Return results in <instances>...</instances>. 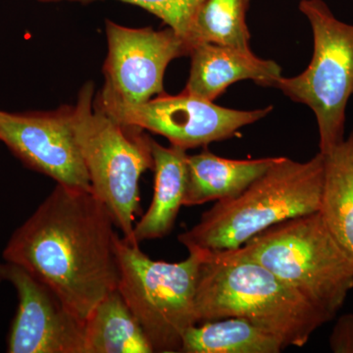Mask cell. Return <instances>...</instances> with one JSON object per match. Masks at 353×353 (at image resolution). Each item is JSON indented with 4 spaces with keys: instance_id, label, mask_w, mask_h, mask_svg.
<instances>
[{
    "instance_id": "cell-1",
    "label": "cell",
    "mask_w": 353,
    "mask_h": 353,
    "mask_svg": "<svg viewBox=\"0 0 353 353\" xmlns=\"http://www.w3.org/2000/svg\"><path fill=\"white\" fill-rule=\"evenodd\" d=\"M115 227L92 190L57 185L13 232L2 257L50 287L85 323L99 301L117 289Z\"/></svg>"
},
{
    "instance_id": "cell-2",
    "label": "cell",
    "mask_w": 353,
    "mask_h": 353,
    "mask_svg": "<svg viewBox=\"0 0 353 353\" xmlns=\"http://www.w3.org/2000/svg\"><path fill=\"white\" fill-rule=\"evenodd\" d=\"M199 252L203 259L194 301L197 324L241 318L285 347H303L316 330L334 319L238 248Z\"/></svg>"
},
{
    "instance_id": "cell-3",
    "label": "cell",
    "mask_w": 353,
    "mask_h": 353,
    "mask_svg": "<svg viewBox=\"0 0 353 353\" xmlns=\"http://www.w3.org/2000/svg\"><path fill=\"white\" fill-rule=\"evenodd\" d=\"M323 183L321 152L305 162L278 157L239 196L216 201L178 240L188 252L236 250L278 223L318 212Z\"/></svg>"
},
{
    "instance_id": "cell-4",
    "label": "cell",
    "mask_w": 353,
    "mask_h": 353,
    "mask_svg": "<svg viewBox=\"0 0 353 353\" xmlns=\"http://www.w3.org/2000/svg\"><path fill=\"white\" fill-rule=\"evenodd\" d=\"M70 120L92 194L108 209L123 238L130 240L141 201L139 180L154 167L152 139L106 112L92 82L81 88L75 105L70 106Z\"/></svg>"
},
{
    "instance_id": "cell-5",
    "label": "cell",
    "mask_w": 353,
    "mask_h": 353,
    "mask_svg": "<svg viewBox=\"0 0 353 353\" xmlns=\"http://www.w3.org/2000/svg\"><path fill=\"white\" fill-rule=\"evenodd\" d=\"M238 250L332 317L353 289V261L319 211L278 223Z\"/></svg>"
},
{
    "instance_id": "cell-6",
    "label": "cell",
    "mask_w": 353,
    "mask_h": 353,
    "mask_svg": "<svg viewBox=\"0 0 353 353\" xmlns=\"http://www.w3.org/2000/svg\"><path fill=\"white\" fill-rule=\"evenodd\" d=\"M117 289L137 318L153 352H181L183 334L197 324L196 290L202 252L180 262L153 260L125 238L116 243Z\"/></svg>"
},
{
    "instance_id": "cell-7",
    "label": "cell",
    "mask_w": 353,
    "mask_h": 353,
    "mask_svg": "<svg viewBox=\"0 0 353 353\" xmlns=\"http://www.w3.org/2000/svg\"><path fill=\"white\" fill-rule=\"evenodd\" d=\"M299 11L313 34V54L303 73L281 77L274 88L311 109L319 148L327 154L345 139L348 101L353 95V25L339 20L324 0H301Z\"/></svg>"
},
{
    "instance_id": "cell-8",
    "label": "cell",
    "mask_w": 353,
    "mask_h": 353,
    "mask_svg": "<svg viewBox=\"0 0 353 353\" xmlns=\"http://www.w3.org/2000/svg\"><path fill=\"white\" fill-rule=\"evenodd\" d=\"M108 53L105 83L97 99L103 104L139 105L163 94L171 61L190 55L187 41L171 28H129L106 20Z\"/></svg>"
},
{
    "instance_id": "cell-9",
    "label": "cell",
    "mask_w": 353,
    "mask_h": 353,
    "mask_svg": "<svg viewBox=\"0 0 353 353\" xmlns=\"http://www.w3.org/2000/svg\"><path fill=\"white\" fill-rule=\"evenodd\" d=\"M102 108L125 125L152 132L183 150L208 145L238 134L241 128L263 119L273 110L268 106L255 110L222 108L214 101L183 92L166 94L139 105L103 104Z\"/></svg>"
},
{
    "instance_id": "cell-10",
    "label": "cell",
    "mask_w": 353,
    "mask_h": 353,
    "mask_svg": "<svg viewBox=\"0 0 353 353\" xmlns=\"http://www.w3.org/2000/svg\"><path fill=\"white\" fill-rule=\"evenodd\" d=\"M0 282L17 292V312L6 340L9 353H85V323L50 287L12 262H0Z\"/></svg>"
},
{
    "instance_id": "cell-11",
    "label": "cell",
    "mask_w": 353,
    "mask_h": 353,
    "mask_svg": "<svg viewBox=\"0 0 353 353\" xmlns=\"http://www.w3.org/2000/svg\"><path fill=\"white\" fill-rule=\"evenodd\" d=\"M0 141L26 166L50 176L57 185L92 190L72 129L70 106L50 112L0 110Z\"/></svg>"
},
{
    "instance_id": "cell-12",
    "label": "cell",
    "mask_w": 353,
    "mask_h": 353,
    "mask_svg": "<svg viewBox=\"0 0 353 353\" xmlns=\"http://www.w3.org/2000/svg\"><path fill=\"white\" fill-rule=\"evenodd\" d=\"M192 66L183 92L214 101L230 85L250 80L262 87L274 88L282 68L273 60L262 59L252 50H241L214 43L194 46Z\"/></svg>"
},
{
    "instance_id": "cell-13",
    "label": "cell",
    "mask_w": 353,
    "mask_h": 353,
    "mask_svg": "<svg viewBox=\"0 0 353 353\" xmlns=\"http://www.w3.org/2000/svg\"><path fill=\"white\" fill-rule=\"evenodd\" d=\"M154 192L150 208L132 230V243L158 240L171 233L183 206L188 183V150L159 145L152 139ZM127 240V239H126Z\"/></svg>"
},
{
    "instance_id": "cell-14",
    "label": "cell",
    "mask_w": 353,
    "mask_h": 353,
    "mask_svg": "<svg viewBox=\"0 0 353 353\" xmlns=\"http://www.w3.org/2000/svg\"><path fill=\"white\" fill-rule=\"evenodd\" d=\"M278 157L236 160L205 150L188 155V183L183 206L201 205L239 196L275 163Z\"/></svg>"
},
{
    "instance_id": "cell-15",
    "label": "cell",
    "mask_w": 353,
    "mask_h": 353,
    "mask_svg": "<svg viewBox=\"0 0 353 353\" xmlns=\"http://www.w3.org/2000/svg\"><path fill=\"white\" fill-rule=\"evenodd\" d=\"M325 225L353 261V129L324 154V183L319 209Z\"/></svg>"
},
{
    "instance_id": "cell-16",
    "label": "cell",
    "mask_w": 353,
    "mask_h": 353,
    "mask_svg": "<svg viewBox=\"0 0 353 353\" xmlns=\"http://www.w3.org/2000/svg\"><path fill=\"white\" fill-rule=\"evenodd\" d=\"M145 332L118 289L85 321V353H152Z\"/></svg>"
},
{
    "instance_id": "cell-17",
    "label": "cell",
    "mask_w": 353,
    "mask_h": 353,
    "mask_svg": "<svg viewBox=\"0 0 353 353\" xmlns=\"http://www.w3.org/2000/svg\"><path fill=\"white\" fill-rule=\"evenodd\" d=\"M280 339L241 318L199 323L183 334L182 353H279Z\"/></svg>"
},
{
    "instance_id": "cell-18",
    "label": "cell",
    "mask_w": 353,
    "mask_h": 353,
    "mask_svg": "<svg viewBox=\"0 0 353 353\" xmlns=\"http://www.w3.org/2000/svg\"><path fill=\"white\" fill-rule=\"evenodd\" d=\"M250 3V0H205L185 38L190 52L194 46L202 43L252 50L246 24Z\"/></svg>"
},
{
    "instance_id": "cell-19",
    "label": "cell",
    "mask_w": 353,
    "mask_h": 353,
    "mask_svg": "<svg viewBox=\"0 0 353 353\" xmlns=\"http://www.w3.org/2000/svg\"><path fill=\"white\" fill-rule=\"evenodd\" d=\"M37 1L50 3V2H88L97 0H37ZM125 3L132 4L145 9L148 12L159 18L169 28L178 32L185 39L196 13L199 12L205 0H117ZM187 41V39H185Z\"/></svg>"
},
{
    "instance_id": "cell-20",
    "label": "cell",
    "mask_w": 353,
    "mask_h": 353,
    "mask_svg": "<svg viewBox=\"0 0 353 353\" xmlns=\"http://www.w3.org/2000/svg\"><path fill=\"white\" fill-rule=\"evenodd\" d=\"M329 345L334 353H353V314L341 315L329 338Z\"/></svg>"
}]
</instances>
